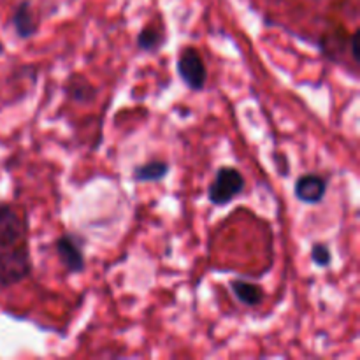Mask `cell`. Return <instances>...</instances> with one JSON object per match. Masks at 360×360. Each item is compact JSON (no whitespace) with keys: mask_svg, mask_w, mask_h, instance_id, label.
Masks as SVG:
<instances>
[{"mask_svg":"<svg viewBox=\"0 0 360 360\" xmlns=\"http://www.w3.org/2000/svg\"><path fill=\"white\" fill-rule=\"evenodd\" d=\"M171 164L167 160H150L132 169V179L136 183H158L167 178Z\"/></svg>","mask_w":360,"mask_h":360,"instance_id":"cell-9","label":"cell"},{"mask_svg":"<svg viewBox=\"0 0 360 360\" xmlns=\"http://www.w3.org/2000/svg\"><path fill=\"white\" fill-rule=\"evenodd\" d=\"M246 188V179L243 172L236 167H220L213 181L207 186V200L213 206L224 207L231 204L236 197L241 195Z\"/></svg>","mask_w":360,"mask_h":360,"instance_id":"cell-2","label":"cell"},{"mask_svg":"<svg viewBox=\"0 0 360 360\" xmlns=\"http://www.w3.org/2000/svg\"><path fill=\"white\" fill-rule=\"evenodd\" d=\"M4 51H6V48H4V44H2V42H0V56L4 55Z\"/></svg>","mask_w":360,"mask_h":360,"instance_id":"cell-14","label":"cell"},{"mask_svg":"<svg viewBox=\"0 0 360 360\" xmlns=\"http://www.w3.org/2000/svg\"><path fill=\"white\" fill-rule=\"evenodd\" d=\"M311 260L315 266L329 267L333 262V253H330L329 246L323 245V243H315L311 246Z\"/></svg>","mask_w":360,"mask_h":360,"instance_id":"cell-12","label":"cell"},{"mask_svg":"<svg viewBox=\"0 0 360 360\" xmlns=\"http://www.w3.org/2000/svg\"><path fill=\"white\" fill-rule=\"evenodd\" d=\"M55 253L67 274H83L86 269L84 241L77 234L63 232L55 241Z\"/></svg>","mask_w":360,"mask_h":360,"instance_id":"cell-4","label":"cell"},{"mask_svg":"<svg viewBox=\"0 0 360 360\" xmlns=\"http://www.w3.org/2000/svg\"><path fill=\"white\" fill-rule=\"evenodd\" d=\"M327 188H329V179L326 176L319 172H306L295 179L294 195L299 202L316 206L326 199Z\"/></svg>","mask_w":360,"mask_h":360,"instance_id":"cell-6","label":"cell"},{"mask_svg":"<svg viewBox=\"0 0 360 360\" xmlns=\"http://www.w3.org/2000/svg\"><path fill=\"white\" fill-rule=\"evenodd\" d=\"M63 91H65V97L69 101L81 105L91 104L95 101V97H97V88L83 74H70L69 79L65 81Z\"/></svg>","mask_w":360,"mask_h":360,"instance_id":"cell-8","label":"cell"},{"mask_svg":"<svg viewBox=\"0 0 360 360\" xmlns=\"http://www.w3.org/2000/svg\"><path fill=\"white\" fill-rule=\"evenodd\" d=\"M357 37H359V32L355 30L354 34L350 35V39H348V42H350V55H352V60H354L355 65H359V49H357Z\"/></svg>","mask_w":360,"mask_h":360,"instance_id":"cell-13","label":"cell"},{"mask_svg":"<svg viewBox=\"0 0 360 360\" xmlns=\"http://www.w3.org/2000/svg\"><path fill=\"white\" fill-rule=\"evenodd\" d=\"M165 44V34L162 30L160 25L148 23L141 28V32L137 34L136 46L137 49L146 53H158L162 46Z\"/></svg>","mask_w":360,"mask_h":360,"instance_id":"cell-10","label":"cell"},{"mask_svg":"<svg viewBox=\"0 0 360 360\" xmlns=\"http://www.w3.org/2000/svg\"><path fill=\"white\" fill-rule=\"evenodd\" d=\"M176 72L186 88L192 91H202L207 83V69L202 55L193 46H183L176 60Z\"/></svg>","mask_w":360,"mask_h":360,"instance_id":"cell-3","label":"cell"},{"mask_svg":"<svg viewBox=\"0 0 360 360\" xmlns=\"http://www.w3.org/2000/svg\"><path fill=\"white\" fill-rule=\"evenodd\" d=\"M229 285H231L232 288V294L236 295V299H238L243 306L255 308V306H259L260 302L264 301V292L259 285L250 283V281L246 280H239V278L238 280H232Z\"/></svg>","mask_w":360,"mask_h":360,"instance_id":"cell-11","label":"cell"},{"mask_svg":"<svg viewBox=\"0 0 360 360\" xmlns=\"http://www.w3.org/2000/svg\"><path fill=\"white\" fill-rule=\"evenodd\" d=\"M11 25L14 28V34L23 41L34 37L39 32V18L35 16L34 9H32L30 0H21L13 11L11 16Z\"/></svg>","mask_w":360,"mask_h":360,"instance_id":"cell-7","label":"cell"},{"mask_svg":"<svg viewBox=\"0 0 360 360\" xmlns=\"http://www.w3.org/2000/svg\"><path fill=\"white\" fill-rule=\"evenodd\" d=\"M28 221L11 204L0 202V248H11L27 238Z\"/></svg>","mask_w":360,"mask_h":360,"instance_id":"cell-5","label":"cell"},{"mask_svg":"<svg viewBox=\"0 0 360 360\" xmlns=\"http://www.w3.org/2000/svg\"><path fill=\"white\" fill-rule=\"evenodd\" d=\"M30 250L27 245L2 248L0 252V288H11L32 274Z\"/></svg>","mask_w":360,"mask_h":360,"instance_id":"cell-1","label":"cell"}]
</instances>
